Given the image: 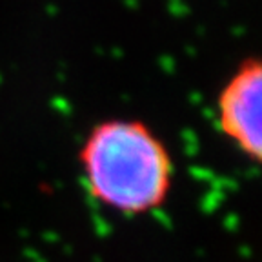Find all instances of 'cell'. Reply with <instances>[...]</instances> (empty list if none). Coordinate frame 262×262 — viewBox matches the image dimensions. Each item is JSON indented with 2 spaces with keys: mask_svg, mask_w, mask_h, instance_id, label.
Masks as SVG:
<instances>
[{
  "mask_svg": "<svg viewBox=\"0 0 262 262\" xmlns=\"http://www.w3.org/2000/svg\"><path fill=\"white\" fill-rule=\"evenodd\" d=\"M78 164L91 199L124 217L162 208L171 193V153L139 119L117 117L95 124L78 149Z\"/></svg>",
  "mask_w": 262,
  "mask_h": 262,
  "instance_id": "obj_1",
  "label": "cell"
},
{
  "mask_svg": "<svg viewBox=\"0 0 262 262\" xmlns=\"http://www.w3.org/2000/svg\"><path fill=\"white\" fill-rule=\"evenodd\" d=\"M221 133L244 157L258 162L262 157V64L246 57L222 84L217 97Z\"/></svg>",
  "mask_w": 262,
  "mask_h": 262,
  "instance_id": "obj_2",
  "label": "cell"
}]
</instances>
